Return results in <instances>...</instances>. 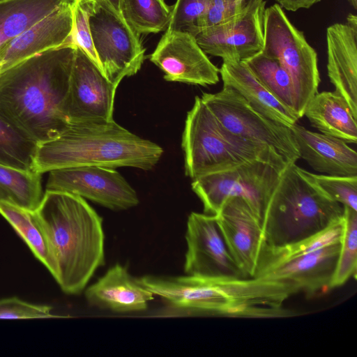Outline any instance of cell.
<instances>
[{
	"mask_svg": "<svg viewBox=\"0 0 357 357\" xmlns=\"http://www.w3.org/2000/svg\"><path fill=\"white\" fill-rule=\"evenodd\" d=\"M343 217L344 206L309 183L296 163H289L281 172L261 217V251L304 241L340 222Z\"/></svg>",
	"mask_w": 357,
	"mask_h": 357,
	"instance_id": "4",
	"label": "cell"
},
{
	"mask_svg": "<svg viewBox=\"0 0 357 357\" xmlns=\"http://www.w3.org/2000/svg\"><path fill=\"white\" fill-rule=\"evenodd\" d=\"M243 62L275 98L296 113L294 83L291 76L278 60L260 52Z\"/></svg>",
	"mask_w": 357,
	"mask_h": 357,
	"instance_id": "26",
	"label": "cell"
},
{
	"mask_svg": "<svg viewBox=\"0 0 357 357\" xmlns=\"http://www.w3.org/2000/svg\"><path fill=\"white\" fill-rule=\"evenodd\" d=\"M215 216L236 264L245 278H254L264 245L261 219L238 197L227 198Z\"/></svg>",
	"mask_w": 357,
	"mask_h": 357,
	"instance_id": "15",
	"label": "cell"
},
{
	"mask_svg": "<svg viewBox=\"0 0 357 357\" xmlns=\"http://www.w3.org/2000/svg\"><path fill=\"white\" fill-rule=\"evenodd\" d=\"M266 1H260L224 24L204 29L194 36L202 50L222 60L243 61L264 45Z\"/></svg>",
	"mask_w": 357,
	"mask_h": 357,
	"instance_id": "14",
	"label": "cell"
},
{
	"mask_svg": "<svg viewBox=\"0 0 357 357\" xmlns=\"http://www.w3.org/2000/svg\"><path fill=\"white\" fill-rule=\"evenodd\" d=\"M162 153L159 145L132 133L114 120L74 123L57 137L38 144L34 171L42 174L80 166L149 170Z\"/></svg>",
	"mask_w": 357,
	"mask_h": 357,
	"instance_id": "3",
	"label": "cell"
},
{
	"mask_svg": "<svg viewBox=\"0 0 357 357\" xmlns=\"http://www.w3.org/2000/svg\"><path fill=\"white\" fill-rule=\"evenodd\" d=\"M343 232L344 217L340 222L304 241L277 250H263L260 255L255 274L296 256L341 242Z\"/></svg>",
	"mask_w": 357,
	"mask_h": 357,
	"instance_id": "29",
	"label": "cell"
},
{
	"mask_svg": "<svg viewBox=\"0 0 357 357\" xmlns=\"http://www.w3.org/2000/svg\"><path fill=\"white\" fill-rule=\"evenodd\" d=\"M211 0H176L172 6L167 30L181 31L193 36L199 19L206 11Z\"/></svg>",
	"mask_w": 357,
	"mask_h": 357,
	"instance_id": "33",
	"label": "cell"
},
{
	"mask_svg": "<svg viewBox=\"0 0 357 357\" xmlns=\"http://www.w3.org/2000/svg\"><path fill=\"white\" fill-rule=\"evenodd\" d=\"M278 4L287 10L295 12L302 8H309L321 0H275Z\"/></svg>",
	"mask_w": 357,
	"mask_h": 357,
	"instance_id": "36",
	"label": "cell"
},
{
	"mask_svg": "<svg viewBox=\"0 0 357 357\" xmlns=\"http://www.w3.org/2000/svg\"><path fill=\"white\" fill-rule=\"evenodd\" d=\"M112 8L119 15H121V0H105Z\"/></svg>",
	"mask_w": 357,
	"mask_h": 357,
	"instance_id": "37",
	"label": "cell"
},
{
	"mask_svg": "<svg viewBox=\"0 0 357 357\" xmlns=\"http://www.w3.org/2000/svg\"><path fill=\"white\" fill-rule=\"evenodd\" d=\"M0 214L54 276L55 265L49 242L35 212L9 204L0 203Z\"/></svg>",
	"mask_w": 357,
	"mask_h": 357,
	"instance_id": "25",
	"label": "cell"
},
{
	"mask_svg": "<svg viewBox=\"0 0 357 357\" xmlns=\"http://www.w3.org/2000/svg\"><path fill=\"white\" fill-rule=\"evenodd\" d=\"M87 302L92 306L115 312L144 310L154 294L128 269L116 264L85 291Z\"/></svg>",
	"mask_w": 357,
	"mask_h": 357,
	"instance_id": "20",
	"label": "cell"
},
{
	"mask_svg": "<svg viewBox=\"0 0 357 357\" xmlns=\"http://www.w3.org/2000/svg\"><path fill=\"white\" fill-rule=\"evenodd\" d=\"M89 25L101 70L109 81L119 86L140 70L145 48L139 35L105 0H96Z\"/></svg>",
	"mask_w": 357,
	"mask_h": 357,
	"instance_id": "9",
	"label": "cell"
},
{
	"mask_svg": "<svg viewBox=\"0 0 357 357\" xmlns=\"http://www.w3.org/2000/svg\"><path fill=\"white\" fill-rule=\"evenodd\" d=\"M47 236L61 289L79 294L105 264L102 219L74 194L46 190L34 211Z\"/></svg>",
	"mask_w": 357,
	"mask_h": 357,
	"instance_id": "2",
	"label": "cell"
},
{
	"mask_svg": "<svg viewBox=\"0 0 357 357\" xmlns=\"http://www.w3.org/2000/svg\"><path fill=\"white\" fill-rule=\"evenodd\" d=\"M96 3V0H72V36L74 45L80 48L101 70L93 47L89 25V18Z\"/></svg>",
	"mask_w": 357,
	"mask_h": 357,
	"instance_id": "32",
	"label": "cell"
},
{
	"mask_svg": "<svg viewBox=\"0 0 357 357\" xmlns=\"http://www.w3.org/2000/svg\"><path fill=\"white\" fill-rule=\"evenodd\" d=\"M201 98L231 135L273 150L287 163H296L300 159L290 127L261 114L234 89L223 86L215 93H204Z\"/></svg>",
	"mask_w": 357,
	"mask_h": 357,
	"instance_id": "7",
	"label": "cell"
},
{
	"mask_svg": "<svg viewBox=\"0 0 357 357\" xmlns=\"http://www.w3.org/2000/svg\"><path fill=\"white\" fill-rule=\"evenodd\" d=\"M149 59L169 82L206 86L220 80V69L210 61L195 36L185 31L166 30Z\"/></svg>",
	"mask_w": 357,
	"mask_h": 357,
	"instance_id": "13",
	"label": "cell"
},
{
	"mask_svg": "<svg viewBox=\"0 0 357 357\" xmlns=\"http://www.w3.org/2000/svg\"><path fill=\"white\" fill-rule=\"evenodd\" d=\"M327 73L335 91L357 116V17L350 13L346 23L326 29Z\"/></svg>",
	"mask_w": 357,
	"mask_h": 357,
	"instance_id": "18",
	"label": "cell"
},
{
	"mask_svg": "<svg viewBox=\"0 0 357 357\" xmlns=\"http://www.w3.org/2000/svg\"><path fill=\"white\" fill-rule=\"evenodd\" d=\"M186 275L206 278H245L231 257L215 215L192 212L185 233Z\"/></svg>",
	"mask_w": 357,
	"mask_h": 357,
	"instance_id": "12",
	"label": "cell"
},
{
	"mask_svg": "<svg viewBox=\"0 0 357 357\" xmlns=\"http://www.w3.org/2000/svg\"><path fill=\"white\" fill-rule=\"evenodd\" d=\"M297 170L309 183L328 198L357 211V176L317 174L298 166Z\"/></svg>",
	"mask_w": 357,
	"mask_h": 357,
	"instance_id": "31",
	"label": "cell"
},
{
	"mask_svg": "<svg viewBox=\"0 0 357 357\" xmlns=\"http://www.w3.org/2000/svg\"><path fill=\"white\" fill-rule=\"evenodd\" d=\"M303 116L321 133L347 144L357 142V116L347 100L335 91L317 92L306 106Z\"/></svg>",
	"mask_w": 357,
	"mask_h": 357,
	"instance_id": "22",
	"label": "cell"
},
{
	"mask_svg": "<svg viewBox=\"0 0 357 357\" xmlns=\"http://www.w3.org/2000/svg\"><path fill=\"white\" fill-rule=\"evenodd\" d=\"M46 190L78 195L113 211L136 206V191L115 169L80 166L49 172Z\"/></svg>",
	"mask_w": 357,
	"mask_h": 357,
	"instance_id": "11",
	"label": "cell"
},
{
	"mask_svg": "<svg viewBox=\"0 0 357 357\" xmlns=\"http://www.w3.org/2000/svg\"><path fill=\"white\" fill-rule=\"evenodd\" d=\"M76 46L31 56L0 73V119L38 144L69 126L63 114Z\"/></svg>",
	"mask_w": 357,
	"mask_h": 357,
	"instance_id": "1",
	"label": "cell"
},
{
	"mask_svg": "<svg viewBox=\"0 0 357 357\" xmlns=\"http://www.w3.org/2000/svg\"><path fill=\"white\" fill-rule=\"evenodd\" d=\"M43 197L41 174L0 164V203L34 211Z\"/></svg>",
	"mask_w": 357,
	"mask_h": 357,
	"instance_id": "24",
	"label": "cell"
},
{
	"mask_svg": "<svg viewBox=\"0 0 357 357\" xmlns=\"http://www.w3.org/2000/svg\"><path fill=\"white\" fill-rule=\"evenodd\" d=\"M172 10L164 0H121L123 17L139 36L165 31Z\"/></svg>",
	"mask_w": 357,
	"mask_h": 357,
	"instance_id": "27",
	"label": "cell"
},
{
	"mask_svg": "<svg viewBox=\"0 0 357 357\" xmlns=\"http://www.w3.org/2000/svg\"><path fill=\"white\" fill-rule=\"evenodd\" d=\"M38 146L37 143L25 137L0 119V164L34 171Z\"/></svg>",
	"mask_w": 357,
	"mask_h": 357,
	"instance_id": "28",
	"label": "cell"
},
{
	"mask_svg": "<svg viewBox=\"0 0 357 357\" xmlns=\"http://www.w3.org/2000/svg\"><path fill=\"white\" fill-rule=\"evenodd\" d=\"M341 242L328 245L268 267L255 274L291 287L295 294L312 296L332 289Z\"/></svg>",
	"mask_w": 357,
	"mask_h": 357,
	"instance_id": "16",
	"label": "cell"
},
{
	"mask_svg": "<svg viewBox=\"0 0 357 357\" xmlns=\"http://www.w3.org/2000/svg\"><path fill=\"white\" fill-rule=\"evenodd\" d=\"M63 317L54 314L52 307L26 302L17 297L0 300V319H33Z\"/></svg>",
	"mask_w": 357,
	"mask_h": 357,
	"instance_id": "34",
	"label": "cell"
},
{
	"mask_svg": "<svg viewBox=\"0 0 357 357\" xmlns=\"http://www.w3.org/2000/svg\"><path fill=\"white\" fill-rule=\"evenodd\" d=\"M71 3L56 10L0 47V73L47 50L73 40Z\"/></svg>",
	"mask_w": 357,
	"mask_h": 357,
	"instance_id": "17",
	"label": "cell"
},
{
	"mask_svg": "<svg viewBox=\"0 0 357 357\" xmlns=\"http://www.w3.org/2000/svg\"><path fill=\"white\" fill-rule=\"evenodd\" d=\"M299 152L314 170L330 176H357V153L339 138L316 132L296 123L290 127Z\"/></svg>",
	"mask_w": 357,
	"mask_h": 357,
	"instance_id": "19",
	"label": "cell"
},
{
	"mask_svg": "<svg viewBox=\"0 0 357 357\" xmlns=\"http://www.w3.org/2000/svg\"><path fill=\"white\" fill-rule=\"evenodd\" d=\"M72 0H0V47Z\"/></svg>",
	"mask_w": 357,
	"mask_h": 357,
	"instance_id": "23",
	"label": "cell"
},
{
	"mask_svg": "<svg viewBox=\"0 0 357 357\" xmlns=\"http://www.w3.org/2000/svg\"><path fill=\"white\" fill-rule=\"evenodd\" d=\"M261 52L278 60L291 76L296 94L295 111L299 119L303 117L321 81L317 54L278 3L265 9Z\"/></svg>",
	"mask_w": 357,
	"mask_h": 357,
	"instance_id": "6",
	"label": "cell"
},
{
	"mask_svg": "<svg viewBox=\"0 0 357 357\" xmlns=\"http://www.w3.org/2000/svg\"><path fill=\"white\" fill-rule=\"evenodd\" d=\"M245 10L243 0H211L206 11L197 22L193 36L204 29L227 22Z\"/></svg>",
	"mask_w": 357,
	"mask_h": 357,
	"instance_id": "35",
	"label": "cell"
},
{
	"mask_svg": "<svg viewBox=\"0 0 357 357\" xmlns=\"http://www.w3.org/2000/svg\"><path fill=\"white\" fill-rule=\"evenodd\" d=\"M357 211L344 206V232L332 289L343 285L350 278H356Z\"/></svg>",
	"mask_w": 357,
	"mask_h": 357,
	"instance_id": "30",
	"label": "cell"
},
{
	"mask_svg": "<svg viewBox=\"0 0 357 357\" xmlns=\"http://www.w3.org/2000/svg\"><path fill=\"white\" fill-rule=\"evenodd\" d=\"M182 148L185 173L192 180L252 160H261L282 169L289 164L273 150L229 133L198 96L187 114Z\"/></svg>",
	"mask_w": 357,
	"mask_h": 357,
	"instance_id": "5",
	"label": "cell"
},
{
	"mask_svg": "<svg viewBox=\"0 0 357 357\" xmlns=\"http://www.w3.org/2000/svg\"><path fill=\"white\" fill-rule=\"evenodd\" d=\"M220 75L223 86L234 89L266 117L289 127L299 119L294 111L281 103L261 84L243 61L223 60Z\"/></svg>",
	"mask_w": 357,
	"mask_h": 357,
	"instance_id": "21",
	"label": "cell"
},
{
	"mask_svg": "<svg viewBox=\"0 0 357 357\" xmlns=\"http://www.w3.org/2000/svg\"><path fill=\"white\" fill-rule=\"evenodd\" d=\"M283 169L261 160H252L200 176L192 180L191 186L206 214L215 215L227 198L238 197L261 219Z\"/></svg>",
	"mask_w": 357,
	"mask_h": 357,
	"instance_id": "8",
	"label": "cell"
},
{
	"mask_svg": "<svg viewBox=\"0 0 357 357\" xmlns=\"http://www.w3.org/2000/svg\"><path fill=\"white\" fill-rule=\"evenodd\" d=\"M117 85L76 47L63 114L69 124L113 121Z\"/></svg>",
	"mask_w": 357,
	"mask_h": 357,
	"instance_id": "10",
	"label": "cell"
},
{
	"mask_svg": "<svg viewBox=\"0 0 357 357\" xmlns=\"http://www.w3.org/2000/svg\"><path fill=\"white\" fill-rule=\"evenodd\" d=\"M350 5L354 8L357 9V0H347Z\"/></svg>",
	"mask_w": 357,
	"mask_h": 357,
	"instance_id": "38",
	"label": "cell"
}]
</instances>
